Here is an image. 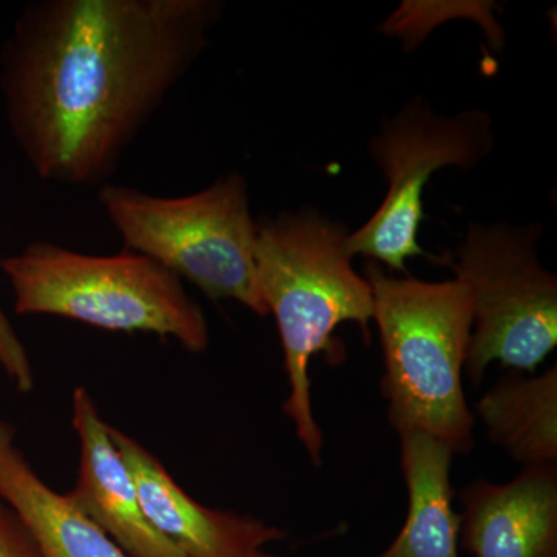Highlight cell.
I'll use <instances>...</instances> for the list:
<instances>
[{"label":"cell","instance_id":"cell-7","mask_svg":"<svg viewBox=\"0 0 557 557\" xmlns=\"http://www.w3.org/2000/svg\"><path fill=\"white\" fill-rule=\"evenodd\" d=\"M493 149L491 119L467 110L445 119L421 102L406 106L370 143V153L388 182L386 199L372 219L348 234L351 256L384 263L406 273V262L431 256L418 244L424 219L423 197L429 178L443 168L471 170Z\"/></svg>","mask_w":557,"mask_h":557},{"label":"cell","instance_id":"cell-2","mask_svg":"<svg viewBox=\"0 0 557 557\" xmlns=\"http://www.w3.org/2000/svg\"><path fill=\"white\" fill-rule=\"evenodd\" d=\"M347 239L341 223L311 208L259 220L256 236L259 292L284 350V412L314 465L321 463L324 435L311 409L310 359L330 350L343 322H357L369 341L373 319L372 287L351 267Z\"/></svg>","mask_w":557,"mask_h":557},{"label":"cell","instance_id":"cell-6","mask_svg":"<svg viewBox=\"0 0 557 557\" xmlns=\"http://www.w3.org/2000/svg\"><path fill=\"white\" fill-rule=\"evenodd\" d=\"M541 231L537 223L472 225L456 251L435 259L471 298L465 370L472 384L494 361L533 375L557 346V278L539 262Z\"/></svg>","mask_w":557,"mask_h":557},{"label":"cell","instance_id":"cell-13","mask_svg":"<svg viewBox=\"0 0 557 557\" xmlns=\"http://www.w3.org/2000/svg\"><path fill=\"white\" fill-rule=\"evenodd\" d=\"M487 440L522 468L557 461V368L542 375L509 370L475 403Z\"/></svg>","mask_w":557,"mask_h":557},{"label":"cell","instance_id":"cell-14","mask_svg":"<svg viewBox=\"0 0 557 557\" xmlns=\"http://www.w3.org/2000/svg\"><path fill=\"white\" fill-rule=\"evenodd\" d=\"M0 368L5 370L21 394H30L35 388V372H33L27 348L2 307H0Z\"/></svg>","mask_w":557,"mask_h":557},{"label":"cell","instance_id":"cell-1","mask_svg":"<svg viewBox=\"0 0 557 557\" xmlns=\"http://www.w3.org/2000/svg\"><path fill=\"white\" fill-rule=\"evenodd\" d=\"M218 0H36L0 54L11 135L44 182L110 183L209 44Z\"/></svg>","mask_w":557,"mask_h":557},{"label":"cell","instance_id":"cell-10","mask_svg":"<svg viewBox=\"0 0 557 557\" xmlns=\"http://www.w3.org/2000/svg\"><path fill=\"white\" fill-rule=\"evenodd\" d=\"M72 424L81 460L70 500L129 557H186L146 518L131 471L110 438L109 424L84 387L73 392Z\"/></svg>","mask_w":557,"mask_h":557},{"label":"cell","instance_id":"cell-3","mask_svg":"<svg viewBox=\"0 0 557 557\" xmlns=\"http://www.w3.org/2000/svg\"><path fill=\"white\" fill-rule=\"evenodd\" d=\"M384 355L383 394L398 434L423 432L468 454L474 413L465 398V362L472 329L471 298L461 282L387 276L366 269Z\"/></svg>","mask_w":557,"mask_h":557},{"label":"cell","instance_id":"cell-11","mask_svg":"<svg viewBox=\"0 0 557 557\" xmlns=\"http://www.w3.org/2000/svg\"><path fill=\"white\" fill-rule=\"evenodd\" d=\"M0 502L20 520L39 557H129L67 494L36 474L7 421H0Z\"/></svg>","mask_w":557,"mask_h":557},{"label":"cell","instance_id":"cell-9","mask_svg":"<svg viewBox=\"0 0 557 557\" xmlns=\"http://www.w3.org/2000/svg\"><path fill=\"white\" fill-rule=\"evenodd\" d=\"M458 545L472 557H557V468H522L515 479H478L460 491Z\"/></svg>","mask_w":557,"mask_h":557},{"label":"cell","instance_id":"cell-16","mask_svg":"<svg viewBox=\"0 0 557 557\" xmlns=\"http://www.w3.org/2000/svg\"><path fill=\"white\" fill-rule=\"evenodd\" d=\"M244 557H276L274 555H270V553L263 552V549H258V552L249 553V555Z\"/></svg>","mask_w":557,"mask_h":557},{"label":"cell","instance_id":"cell-8","mask_svg":"<svg viewBox=\"0 0 557 557\" xmlns=\"http://www.w3.org/2000/svg\"><path fill=\"white\" fill-rule=\"evenodd\" d=\"M109 434L131 471L146 518L186 557H244L287 536L251 516L205 507L141 443L110 424Z\"/></svg>","mask_w":557,"mask_h":557},{"label":"cell","instance_id":"cell-4","mask_svg":"<svg viewBox=\"0 0 557 557\" xmlns=\"http://www.w3.org/2000/svg\"><path fill=\"white\" fill-rule=\"evenodd\" d=\"M17 314L83 322L106 332L152 333L190 354L209 346L207 318L182 278L124 248L119 255L75 251L35 240L0 260Z\"/></svg>","mask_w":557,"mask_h":557},{"label":"cell","instance_id":"cell-12","mask_svg":"<svg viewBox=\"0 0 557 557\" xmlns=\"http://www.w3.org/2000/svg\"><path fill=\"white\" fill-rule=\"evenodd\" d=\"M398 435L408 518L397 539L373 557H458L460 516L453 507V449L423 432Z\"/></svg>","mask_w":557,"mask_h":557},{"label":"cell","instance_id":"cell-5","mask_svg":"<svg viewBox=\"0 0 557 557\" xmlns=\"http://www.w3.org/2000/svg\"><path fill=\"white\" fill-rule=\"evenodd\" d=\"M98 201L124 248L156 260L212 300H237L258 317H269L256 274L258 222L239 172L180 197L110 182L98 188Z\"/></svg>","mask_w":557,"mask_h":557},{"label":"cell","instance_id":"cell-15","mask_svg":"<svg viewBox=\"0 0 557 557\" xmlns=\"http://www.w3.org/2000/svg\"><path fill=\"white\" fill-rule=\"evenodd\" d=\"M0 557H39L27 531L11 509L0 502Z\"/></svg>","mask_w":557,"mask_h":557}]
</instances>
